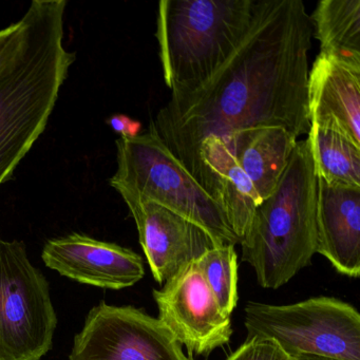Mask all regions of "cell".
Instances as JSON below:
<instances>
[{"mask_svg":"<svg viewBox=\"0 0 360 360\" xmlns=\"http://www.w3.org/2000/svg\"><path fill=\"white\" fill-rule=\"evenodd\" d=\"M311 37L303 1L257 0L248 33L224 64L201 83L172 91L150 125L205 191V139L226 141L262 126L285 128L296 138L309 134Z\"/></svg>","mask_w":360,"mask_h":360,"instance_id":"obj_1","label":"cell"},{"mask_svg":"<svg viewBox=\"0 0 360 360\" xmlns=\"http://www.w3.org/2000/svg\"><path fill=\"white\" fill-rule=\"evenodd\" d=\"M66 0H33L24 39L0 70V187L47 127L77 54L64 46Z\"/></svg>","mask_w":360,"mask_h":360,"instance_id":"obj_2","label":"cell"},{"mask_svg":"<svg viewBox=\"0 0 360 360\" xmlns=\"http://www.w3.org/2000/svg\"><path fill=\"white\" fill-rule=\"evenodd\" d=\"M316 205L317 176L305 139L297 141L275 191L257 206L239 243L259 285L277 290L311 264L317 248Z\"/></svg>","mask_w":360,"mask_h":360,"instance_id":"obj_3","label":"cell"},{"mask_svg":"<svg viewBox=\"0 0 360 360\" xmlns=\"http://www.w3.org/2000/svg\"><path fill=\"white\" fill-rule=\"evenodd\" d=\"M257 0H163L157 37L172 91L210 77L233 54L254 18Z\"/></svg>","mask_w":360,"mask_h":360,"instance_id":"obj_4","label":"cell"},{"mask_svg":"<svg viewBox=\"0 0 360 360\" xmlns=\"http://www.w3.org/2000/svg\"><path fill=\"white\" fill-rule=\"evenodd\" d=\"M111 187L123 200L155 202L207 231L218 245L239 239L210 193L167 148L153 126L134 138H119Z\"/></svg>","mask_w":360,"mask_h":360,"instance_id":"obj_5","label":"cell"},{"mask_svg":"<svg viewBox=\"0 0 360 360\" xmlns=\"http://www.w3.org/2000/svg\"><path fill=\"white\" fill-rule=\"evenodd\" d=\"M244 313L246 339L275 341L294 358L360 360V315L345 301L315 297L288 305L248 302Z\"/></svg>","mask_w":360,"mask_h":360,"instance_id":"obj_6","label":"cell"},{"mask_svg":"<svg viewBox=\"0 0 360 360\" xmlns=\"http://www.w3.org/2000/svg\"><path fill=\"white\" fill-rule=\"evenodd\" d=\"M56 326L49 282L24 242L0 238V360L41 359Z\"/></svg>","mask_w":360,"mask_h":360,"instance_id":"obj_7","label":"cell"},{"mask_svg":"<svg viewBox=\"0 0 360 360\" xmlns=\"http://www.w3.org/2000/svg\"><path fill=\"white\" fill-rule=\"evenodd\" d=\"M69 360H193L159 318L101 302L88 313Z\"/></svg>","mask_w":360,"mask_h":360,"instance_id":"obj_8","label":"cell"},{"mask_svg":"<svg viewBox=\"0 0 360 360\" xmlns=\"http://www.w3.org/2000/svg\"><path fill=\"white\" fill-rule=\"evenodd\" d=\"M153 298L159 319L189 356L206 357L231 340V316L221 309L195 261L181 269L161 290H153Z\"/></svg>","mask_w":360,"mask_h":360,"instance_id":"obj_9","label":"cell"},{"mask_svg":"<svg viewBox=\"0 0 360 360\" xmlns=\"http://www.w3.org/2000/svg\"><path fill=\"white\" fill-rule=\"evenodd\" d=\"M134 217L139 240L158 283H165L181 269L214 246L212 236L172 210L146 200H124Z\"/></svg>","mask_w":360,"mask_h":360,"instance_id":"obj_10","label":"cell"},{"mask_svg":"<svg viewBox=\"0 0 360 360\" xmlns=\"http://www.w3.org/2000/svg\"><path fill=\"white\" fill-rule=\"evenodd\" d=\"M41 259L64 277L108 290L130 288L145 275L142 257L134 250L81 233L49 240Z\"/></svg>","mask_w":360,"mask_h":360,"instance_id":"obj_11","label":"cell"},{"mask_svg":"<svg viewBox=\"0 0 360 360\" xmlns=\"http://www.w3.org/2000/svg\"><path fill=\"white\" fill-rule=\"evenodd\" d=\"M311 125L343 134L360 147V68L319 56L309 69Z\"/></svg>","mask_w":360,"mask_h":360,"instance_id":"obj_12","label":"cell"},{"mask_svg":"<svg viewBox=\"0 0 360 360\" xmlns=\"http://www.w3.org/2000/svg\"><path fill=\"white\" fill-rule=\"evenodd\" d=\"M316 254L341 275L360 276V188L330 186L317 178Z\"/></svg>","mask_w":360,"mask_h":360,"instance_id":"obj_13","label":"cell"},{"mask_svg":"<svg viewBox=\"0 0 360 360\" xmlns=\"http://www.w3.org/2000/svg\"><path fill=\"white\" fill-rule=\"evenodd\" d=\"M200 161L207 180L206 191L218 204L240 243L248 233L260 197L221 139L210 136L203 141Z\"/></svg>","mask_w":360,"mask_h":360,"instance_id":"obj_14","label":"cell"},{"mask_svg":"<svg viewBox=\"0 0 360 360\" xmlns=\"http://www.w3.org/2000/svg\"><path fill=\"white\" fill-rule=\"evenodd\" d=\"M297 139L285 128L262 126L240 130L223 142L252 181L262 201L275 191L292 157Z\"/></svg>","mask_w":360,"mask_h":360,"instance_id":"obj_15","label":"cell"},{"mask_svg":"<svg viewBox=\"0 0 360 360\" xmlns=\"http://www.w3.org/2000/svg\"><path fill=\"white\" fill-rule=\"evenodd\" d=\"M309 18L319 54L360 68V0H321Z\"/></svg>","mask_w":360,"mask_h":360,"instance_id":"obj_16","label":"cell"},{"mask_svg":"<svg viewBox=\"0 0 360 360\" xmlns=\"http://www.w3.org/2000/svg\"><path fill=\"white\" fill-rule=\"evenodd\" d=\"M316 176L330 186L360 188V147L335 130L311 125L307 138Z\"/></svg>","mask_w":360,"mask_h":360,"instance_id":"obj_17","label":"cell"},{"mask_svg":"<svg viewBox=\"0 0 360 360\" xmlns=\"http://www.w3.org/2000/svg\"><path fill=\"white\" fill-rule=\"evenodd\" d=\"M195 262L221 309L231 316L238 303V257L235 245L214 246Z\"/></svg>","mask_w":360,"mask_h":360,"instance_id":"obj_18","label":"cell"},{"mask_svg":"<svg viewBox=\"0 0 360 360\" xmlns=\"http://www.w3.org/2000/svg\"><path fill=\"white\" fill-rule=\"evenodd\" d=\"M226 360H296L275 341L269 339H246Z\"/></svg>","mask_w":360,"mask_h":360,"instance_id":"obj_19","label":"cell"},{"mask_svg":"<svg viewBox=\"0 0 360 360\" xmlns=\"http://www.w3.org/2000/svg\"><path fill=\"white\" fill-rule=\"evenodd\" d=\"M26 24L25 20L10 25L7 28L0 30V70L15 56L24 39Z\"/></svg>","mask_w":360,"mask_h":360,"instance_id":"obj_20","label":"cell"},{"mask_svg":"<svg viewBox=\"0 0 360 360\" xmlns=\"http://www.w3.org/2000/svg\"><path fill=\"white\" fill-rule=\"evenodd\" d=\"M110 127L120 134V138H134L140 134L141 125L140 122L134 121L127 115H117L109 117L108 121Z\"/></svg>","mask_w":360,"mask_h":360,"instance_id":"obj_21","label":"cell"},{"mask_svg":"<svg viewBox=\"0 0 360 360\" xmlns=\"http://www.w3.org/2000/svg\"><path fill=\"white\" fill-rule=\"evenodd\" d=\"M296 358V360H336L332 359V358H326V357H318V356H309V355H301L298 356Z\"/></svg>","mask_w":360,"mask_h":360,"instance_id":"obj_22","label":"cell"}]
</instances>
